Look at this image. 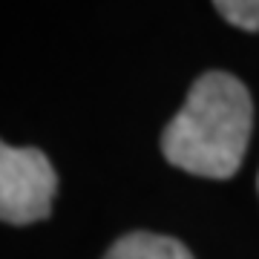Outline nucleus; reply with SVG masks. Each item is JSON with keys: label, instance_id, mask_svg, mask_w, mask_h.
Segmentation results:
<instances>
[{"label": "nucleus", "instance_id": "f257e3e1", "mask_svg": "<svg viewBox=\"0 0 259 259\" xmlns=\"http://www.w3.org/2000/svg\"><path fill=\"white\" fill-rule=\"evenodd\" d=\"M253 127V104L239 78L204 72L185 107L161 133V153L173 167L204 179H231L242 167Z\"/></svg>", "mask_w": 259, "mask_h": 259}, {"label": "nucleus", "instance_id": "f03ea898", "mask_svg": "<svg viewBox=\"0 0 259 259\" xmlns=\"http://www.w3.org/2000/svg\"><path fill=\"white\" fill-rule=\"evenodd\" d=\"M55 187V167L40 150L0 141V222L32 225L47 219Z\"/></svg>", "mask_w": 259, "mask_h": 259}, {"label": "nucleus", "instance_id": "7ed1b4c3", "mask_svg": "<svg viewBox=\"0 0 259 259\" xmlns=\"http://www.w3.org/2000/svg\"><path fill=\"white\" fill-rule=\"evenodd\" d=\"M104 259H193V253L182 245V242L170 239V236H158V233H127L112 245Z\"/></svg>", "mask_w": 259, "mask_h": 259}, {"label": "nucleus", "instance_id": "20e7f679", "mask_svg": "<svg viewBox=\"0 0 259 259\" xmlns=\"http://www.w3.org/2000/svg\"><path fill=\"white\" fill-rule=\"evenodd\" d=\"M216 12L245 32H259V0H219Z\"/></svg>", "mask_w": 259, "mask_h": 259}, {"label": "nucleus", "instance_id": "39448f33", "mask_svg": "<svg viewBox=\"0 0 259 259\" xmlns=\"http://www.w3.org/2000/svg\"><path fill=\"white\" fill-rule=\"evenodd\" d=\"M256 187H259V179H256Z\"/></svg>", "mask_w": 259, "mask_h": 259}]
</instances>
